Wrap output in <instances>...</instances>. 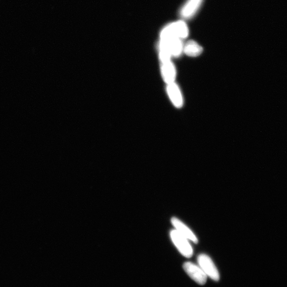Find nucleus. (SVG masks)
Listing matches in <instances>:
<instances>
[{
  "label": "nucleus",
  "instance_id": "1",
  "mask_svg": "<svg viewBox=\"0 0 287 287\" xmlns=\"http://www.w3.org/2000/svg\"><path fill=\"white\" fill-rule=\"evenodd\" d=\"M189 30L186 23L179 21L165 26L160 34L161 39L178 38L181 40L187 38Z\"/></svg>",
  "mask_w": 287,
  "mask_h": 287
},
{
  "label": "nucleus",
  "instance_id": "2",
  "mask_svg": "<svg viewBox=\"0 0 287 287\" xmlns=\"http://www.w3.org/2000/svg\"><path fill=\"white\" fill-rule=\"evenodd\" d=\"M199 266L207 276L216 281H219L220 275L214 262L211 258L206 254H201L198 258Z\"/></svg>",
  "mask_w": 287,
  "mask_h": 287
},
{
  "label": "nucleus",
  "instance_id": "3",
  "mask_svg": "<svg viewBox=\"0 0 287 287\" xmlns=\"http://www.w3.org/2000/svg\"><path fill=\"white\" fill-rule=\"evenodd\" d=\"M171 237L174 245L182 255L187 258L192 256L193 249L186 237L181 235L177 230L171 231Z\"/></svg>",
  "mask_w": 287,
  "mask_h": 287
},
{
  "label": "nucleus",
  "instance_id": "4",
  "mask_svg": "<svg viewBox=\"0 0 287 287\" xmlns=\"http://www.w3.org/2000/svg\"><path fill=\"white\" fill-rule=\"evenodd\" d=\"M204 0H187L181 8L179 15L183 20H190L200 10Z\"/></svg>",
  "mask_w": 287,
  "mask_h": 287
},
{
  "label": "nucleus",
  "instance_id": "5",
  "mask_svg": "<svg viewBox=\"0 0 287 287\" xmlns=\"http://www.w3.org/2000/svg\"><path fill=\"white\" fill-rule=\"evenodd\" d=\"M183 269L196 282L201 285L205 284L207 280V275L202 268L191 262H186L183 265Z\"/></svg>",
  "mask_w": 287,
  "mask_h": 287
},
{
  "label": "nucleus",
  "instance_id": "6",
  "mask_svg": "<svg viewBox=\"0 0 287 287\" xmlns=\"http://www.w3.org/2000/svg\"><path fill=\"white\" fill-rule=\"evenodd\" d=\"M159 45L168 49L171 56L178 57L183 52V45L182 40L178 38H160Z\"/></svg>",
  "mask_w": 287,
  "mask_h": 287
},
{
  "label": "nucleus",
  "instance_id": "7",
  "mask_svg": "<svg viewBox=\"0 0 287 287\" xmlns=\"http://www.w3.org/2000/svg\"><path fill=\"white\" fill-rule=\"evenodd\" d=\"M168 95L175 107L181 108L183 104L182 97L178 86L174 82L168 84Z\"/></svg>",
  "mask_w": 287,
  "mask_h": 287
},
{
  "label": "nucleus",
  "instance_id": "8",
  "mask_svg": "<svg viewBox=\"0 0 287 287\" xmlns=\"http://www.w3.org/2000/svg\"><path fill=\"white\" fill-rule=\"evenodd\" d=\"M161 70L163 78L166 83L169 84L174 82L176 76V70L170 61L162 63Z\"/></svg>",
  "mask_w": 287,
  "mask_h": 287
},
{
  "label": "nucleus",
  "instance_id": "9",
  "mask_svg": "<svg viewBox=\"0 0 287 287\" xmlns=\"http://www.w3.org/2000/svg\"><path fill=\"white\" fill-rule=\"evenodd\" d=\"M173 225L177 228V231L183 236L192 240L195 243H198V240L197 237L192 232V231L186 227L181 222L177 219L173 218L172 219Z\"/></svg>",
  "mask_w": 287,
  "mask_h": 287
},
{
  "label": "nucleus",
  "instance_id": "10",
  "mask_svg": "<svg viewBox=\"0 0 287 287\" xmlns=\"http://www.w3.org/2000/svg\"><path fill=\"white\" fill-rule=\"evenodd\" d=\"M183 51L189 57H196L202 53L203 49L197 42L189 41L183 45Z\"/></svg>",
  "mask_w": 287,
  "mask_h": 287
}]
</instances>
